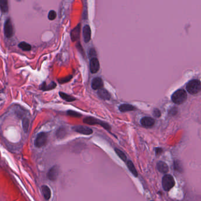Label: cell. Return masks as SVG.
<instances>
[{"label":"cell","instance_id":"obj_3","mask_svg":"<svg viewBox=\"0 0 201 201\" xmlns=\"http://www.w3.org/2000/svg\"><path fill=\"white\" fill-rule=\"evenodd\" d=\"M83 123L89 124V125H96V124H99L100 126H102L104 129H105L106 130L110 131L111 130V127L107 123L100 120L99 119H97V118L92 117H87L85 118L83 120Z\"/></svg>","mask_w":201,"mask_h":201},{"label":"cell","instance_id":"obj_19","mask_svg":"<svg viewBox=\"0 0 201 201\" xmlns=\"http://www.w3.org/2000/svg\"><path fill=\"white\" fill-rule=\"evenodd\" d=\"M127 166L129 169V170H130V172L132 173V174L135 176V177H138V173L137 170L135 168V166L134 165L133 163L131 161V160H128L126 163Z\"/></svg>","mask_w":201,"mask_h":201},{"label":"cell","instance_id":"obj_16","mask_svg":"<svg viewBox=\"0 0 201 201\" xmlns=\"http://www.w3.org/2000/svg\"><path fill=\"white\" fill-rule=\"evenodd\" d=\"M41 191L44 199L49 200L51 196V191L50 188L47 185H43L41 187Z\"/></svg>","mask_w":201,"mask_h":201},{"label":"cell","instance_id":"obj_10","mask_svg":"<svg viewBox=\"0 0 201 201\" xmlns=\"http://www.w3.org/2000/svg\"><path fill=\"white\" fill-rule=\"evenodd\" d=\"M90 69L92 73H96L100 69V63L96 57H92L90 61Z\"/></svg>","mask_w":201,"mask_h":201},{"label":"cell","instance_id":"obj_32","mask_svg":"<svg viewBox=\"0 0 201 201\" xmlns=\"http://www.w3.org/2000/svg\"><path fill=\"white\" fill-rule=\"evenodd\" d=\"M89 55H90V57H94V55H96V51L94 49H91L89 51Z\"/></svg>","mask_w":201,"mask_h":201},{"label":"cell","instance_id":"obj_25","mask_svg":"<svg viewBox=\"0 0 201 201\" xmlns=\"http://www.w3.org/2000/svg\"><path fill=\"white\" fill-rule=\"evenodd\" d=\"M22 125L23 130L25 133L28 132L29 127V120L27 118H24L22 121Z\"/></svg>","mask_w":201,"mask_h":201},{"label":"cell","instance_id":"obj_5","mask_svg":"<svg viewBox=\"0 0 201 201\" xmlns=\"http://www.w3.org/2000/svg\"><path fill=\"white\" fill-rule=\"evenodd\" d=\"M47 141V133L44 132L40 133L35 140L34 145L35 147L40 148L43 147L46 144Z\"/></svg>","mask_w":201,"mask_h":201},{"label":"cell","instance_id":"obj_27","mask_svg":"<svg viewBox=\"0 0 201 201\" xmlns=\"http://www.w3.org/2000/svg\"><path fill=\"white\" fill-rule=\"evenodd\" d=\"M72 78H73L72 76H68L61 79H59L58 81L60 84H65L67 83V82H69V81H70Z\"/></svg>","mask_w":201,"mask_h":201},{"label":"cell","instance_id":"obj_18","mask_svg":"<svg viewBox=\"0 0 201 201\" xmlns=\"http://www.w3.org/2000/svg\"><path fill=\"white\" fill-rule=\"evenodd\" d=\"M135 110L136 107L133 105L129 104H123L119 106V110L123 113L130 111H134Z\"/></svg>","mask_w":201,"mask_h":201},{"label":"cell","instance_id":"obj_11","mask_svg":"<svg viewBox=\"0 0 201 201\" xmlns=\"http://www.w3.org/2000/svg\"><path fill=\"white\" fill-rule=\"evenodd\" d=\"M140 123L142 126L148 128L151 127L154 125L155 120L154 118L150 117H144L141 119Z\"/></svg>","mask_w":201,"mask_h":201},{"label":"cell","instance_id":"obj_21","mask_svg":"<svg viewBox=\"0 0 201 201\" xmlns=\"http://www.w3.org/2000/svg\"><path fill=\"white\" fill-rule=\"evenodd\" d=\"M173 165H174V169L175 170L179 173H183L184 172V168H183L182 163L180 160H175L173 163Z\"/></svg>","mask_w":201,"mask_h":201},{"label":"cell","instance_id":"obj_28","mask_svg":"<svg viewBox=\"0 0 201 201\" xmlns=\"http://www.w3.org/2000/svg\"><path fill=\"white\" fill-rule=\"evenodd\" d=\"M67 114L69 116H71L73 117H76V118H79V117H81V116H82L80 113H79L77 112H75V111L71 110H68L67 112Z\"/></svg>","mask_w":201,"mask_h":201},{"label":"cell","instance_id":"obj_7","mask_svg":"<svg viewBox=\"0 0 201 201\" xmlns=\"http://www.w3.org/2000/svg\"><path fill=\"white\" fill-rule=\"evenodd\" d=\"M73 130L76 132H77L80 134H83L85 135H90L93 133V130L90 127L85 126H75L72 127Z\"/></svg>","mask_w":201,"mask_h":201},{"label":"cell","instance_id":"obj_2","mask_svg":"<svg viewBox=\"0 0 201 201\" xmlns=\"http://www.w3.org/2000/svg\"><path fill=\"white\" fill-rule=\"evenodd\" d=\"M201 89L200 81L199 80H191L186 85L187 91L191 95L198 93Z\"/></svg>","mask_w":201,"mask_h":201},{"label":"cell","instance_id":"obj_22","mask_svg":"<svg viewBox=\"0 0 201 201\" xmlns=\"http://www.w3.org/2000/svg\"><path fill=\"white\" fill-rule=\"evenodd\" d=\"M18 47L23 51H29L31 50V45L26 42H21L18 44Z\"/></svg>","mask_w":201,"mask_h":201},{"label":"cell","instance_id":"obj_24","mask_svg":"<svg viewBox=\"0 0 201 201\" xmlns=\"http://www.w3.org/2000/svg\"><path fill=\"white\" fill-rule=\"evenodd\" d=\"M114 151H115L116 153L117 154V156L119 157L123 161H124V162L126 161L127 156H126V155L125 154V153L122 150L118 149L117 148H115Z\"/></svg>","mask_w":201,"mask_h":201},{"label":"cell","instance_id":"obj_29","mask_svg":"<svg viewBox=\"0 0 201 201\" xmlns=\"http://www.w3.org/2000/svg\"><path fill=\"white\" fill-rule=\"evenodd\" d=\"M57 17V13L54 10H51L49 11V14H48V18L49 20L53 21L56 19V18Z\"/></svg>","mask_w":201,"mask_h":201},{"label":"cell","instance_id":"obj_12","mask_svg":"<svg viewBox=\"0 0 201 201\" xmlns=\"http://www.w3.org/2000/svg\"><path fill=\"white\" fill-rule=\"evenodd\" d=\"M103 87V81L100 77H95L91 81V87L93 90H100Z\"/></svg>","mask_w":201,"mask_h":201},{"label":"cell","instance_id":"obj_30","mask_svg":"<svg viewBox=\"0 0 201 201\" xmlns=\"http://www.w3.org/2000/svg\"><path fill=\"white\" fill-rule=\"evenodd\" d=\"M153 115L155 117L159 118L161 116V112L158 108H154L153 110Z\"/></svg>","mask_w":201,"mask_h":201},{"label":"cell","instance_id":"obj_6","mask_svg":"<svg viewBox=\"0 0 201 201\" xmlns=\"http://www.w3.org/2000/svg\"><path fill=\"white\" fill-rule=\"evenodd\" d=\"M4 34L7 38H11L14 34L13 26L10 18H8L4 24Z\"/></svg>","mask_w":201,"mask_h":201},{"label":"cell","instance_id":"obj_33","mask_svg":"<svg viewBox=\"0 0 201 201\" xmlns=\"http://www.w3.org/2000/svg\"><path fill=\"white\" fill-rule=\"evenodd\" d=\"M152 201H153V200H152Z\"/></svg>","mask_w":201,"mask_h":201},{"label":"cell","instance_id":"obj_1","mask_svg":"<svg viewBox=\"0 0 201 201\" xmlns=\"http://www.w3.org/2000/svg\"><path fill=\"white\" fill-rule=\"evenodd\" d=\"M188 98L186 91L185 90L179 89L175 91L172 96V102L177 104H181L184 103Z\"/></svg>","mask_w":201,"mask_h":201},{"label":"cell","instance_id":"obj_14","mask_svg":"<svg viewBox=\"0 0 201 201\" xmlns=\"http://www.w3.org/2000/svg\"><path fill=\"white\" fill-rule=\"evenodd\" d=\"M97 95L100 99L104 100H108L111 98L110 94L107 90L104 89H101L97 91Z\"/></svg>","mask_w":201,"mask_h":201},{"label":"cell","instance_id":"obj_26","mask_svg":"<svg viewBox=\"0 0 201 201\" xmlns=\"http://www.w3.org/2000/svg\"><path fill=\"white\" fill-rule=\"evenodd\" d=\"M66 134V129H64V128L61 127L59 129L57 130V133H56V136L59 139H61L63 138L64 137H65Z\"/></svg>","mask_w":201,"mask_h":201},{"label":"cell","instance_id":"obj_13","mask_svg":"<svg viewBox=\"0 0 201 201\" xmlns=\"http://www.w3.org/2000/svg\"><path fill=\"white\" fill-rule=\"evenodd\" d=\"M83 39L86 43H89L91 40V31L90 27L89 25H86L83 29Z\"/></svg>","mask_w":201,"mask_h":201},{"label":"cell","instance_id":"obj_31","mask_svg":"<svg viewBox=\"0 0 201 201\" xmlns=\"http://www.w3.org/2000/svg\"><path fill=\"white\" fill-rule=\"evenodd\" d=\"M163 149L161 148H157L155 149V152H156V155H159L160 154H162V153L163 152Z\"/></svg>","mask_w":201,"mask_h":201},{"label":"cell","instance_id":"obj_9","mask_svg":"<svg viewBox=\"0 0 201 201\" xmlns=\"http://www.w3.org/2000/svg\"><path fill=\"white\" fill-rule=\"evenodd\" d=\"M81 31V24H79L75 28L73 29L70 33L71 40L73 42H75L80 39Z\"/></svg>","mask_w":201,"mask_h":201},{"label":"cell","instance_id":"obj_20","mask_svg":"<svg viewBox=\"0 0 201 201\" xmlns=\"http://www.w3.org/2000/svg\"><path fill=\"white\" fill-rule=\"evenodd\" d=\"M59 95L61 97V98H62L63 100H65V101H66L67 102H74L76 100V99L75 97H73L72 96L67 95V94H66L65 93L61 92V91H60V92H59Z\"/></svg>","mask_w":201,"mask_h":201},{"label":"cell","instance_id":"obj_15","mask_svg":"<svg viewBox=\"0 0 201 201\" xmlns=\"http://www.w3.org/2000/svg\"><path fill=\"white\" fill-rule=\"evenodd\" d=\"M157 169L158 171L162 173L166 174L169 172V167L168 164L164 162L159 161L157 163Z\"/></svg>","mask_w":201,"mask_h":201},{"label":"cell","instance_id":"obj_4","mask_svg":"<svg viewBox=\"0 0 201 201\" xmlns=\"http://www.w3.org/2000/svg\"><path fill=\"white\" fill-rule=\"evenodd\" d=\"M162 184L164 190L169 191L172 188L174 187L175 185V181L171 175L166 174L162 178Z\"/></svg>","mask_w":201,"mask_h":201},{"label":"cell","instance_id":"obj_23","mask_svg":"<svg viewBox=\"0 0 201 201\" xmlns=\"http://www.w3.org/2000/svg\"><path fill=\"white\" fill-rule=\"evenodd\" d=\"M0 9L3 13L8 12V4L7 0H0Z\"/></svg>","mask_w":201,"mask_h":201},{"label":"cell","instance_id":"obj_17","mask_svg":"<svg viewBox=\"0 0 201 201\" xmlns=\"http://www.w3.org/2000/svg\"><path fill=\"white\" fill-rule=\"evenodd\" d=\"M56 86H57L56 83L54 81L51 82V83L48 85H46V83H45V82H44V83L40 86V90L43 91H48V90H51L55 89L56 87Z\"/></svg>","mask_w":201,"mask_h":201},{"label":"cell","instance_id":"obj_8","mask_svg":"<svg viewBox=\"0 0 201 201\" xmlns=\"http://www.w3.org/2000/svg\"><path fill=\"white\" fill-rule=\"evenodd\" d=\"M59 168L58 166L55 165L53 166L47 173V177L51 180H56L59 175Z\"/></svg>","mask_w":201,"mask_h":201}]
</instances>
